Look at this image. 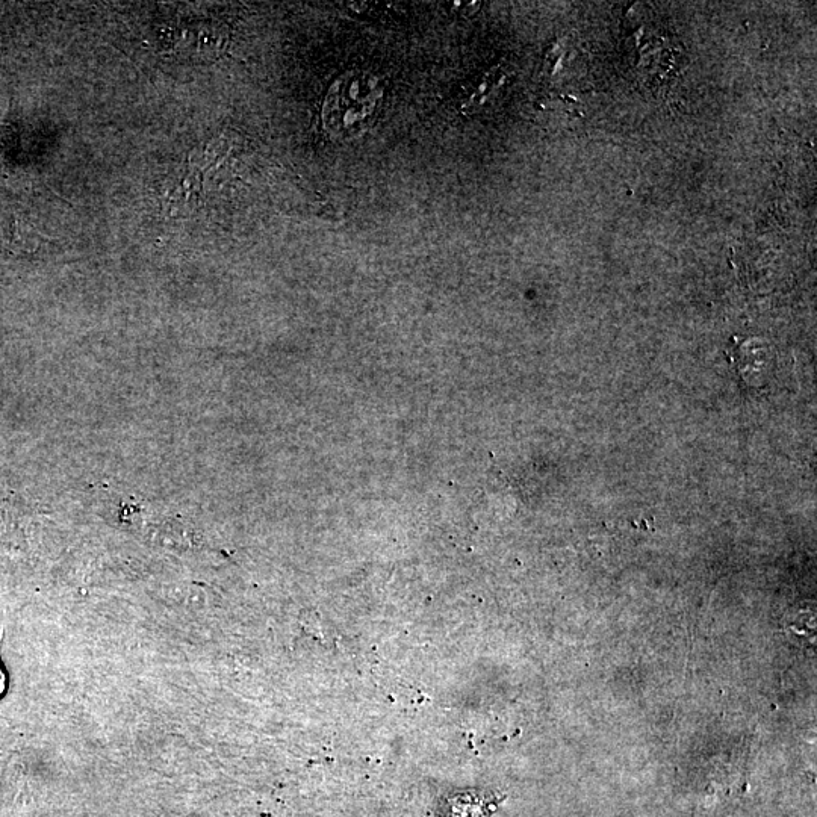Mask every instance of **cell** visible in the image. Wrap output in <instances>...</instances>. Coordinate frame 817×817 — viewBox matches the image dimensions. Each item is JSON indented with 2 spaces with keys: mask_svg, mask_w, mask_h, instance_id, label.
I'll return each mask as SVG.
<instances>
[{
  "mask_svg": "<svg viewBox=\"0 0 817 817\" xmlns=\"http://www.w3.org/2000/svg\"><path fill=\"white\" fill-rule=\"evenodd\" d=\"M383 91L379 81L365 72H350L336 79L327 94L323 122L335 140L361 137L373 125Z\"/></svg>",
  "mask_w": 817,
  "mask_h": 817,
  "instance_id": "cell-1",
  "label": "cell"
},
{
  "mask_svg": "<svg viewBox=\"0 0 817 817\" xmlns=\"http://www.w3.org/2000/svg\"><path fill=\"white\" fill-rule=\"evenodd\" d=\"M504 79H506V75L501 73L498 69H494L491 70V72L486 73V75L483 76L479 87L476 88V91H474L473 94H470L468 99H466V108L473 111V109H477L480 108V106L485 105L486 100L491 99L492 94H494L495 91L500 90L501 85L504 84Z\"/></svg>",
  "mask_w": 817,
  "mask_h": 817,
  "instance_id": "cell-2",
  "label": "cell"
},
{
  "mask_svg": "<svg viewBox=\"0 0 817 817\" xmlns=\"http://www.w3.org/2000/svg\"><path fill=\"white\" fill-rule=\"evenodd\" d=\"M8 690V675L5 671L4 665L0 662V699L4 698Z\"/></svg>",
  "mask_w": 817,
  "mask_h": 817,
  "instance_id": "cell-3",
  "label": "cell"
}]
</instances>
